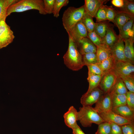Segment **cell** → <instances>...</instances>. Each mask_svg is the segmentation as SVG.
<instances>
[{
    "mask_svg": "<svg viewBox=\"0 0 134 134\" xmlns=\"http://www.w3.org/2000/svg\"><path fill=\"white\" fill-rule=\"evenodd\" d=\"M112 70L119 77L134 75V66L127 61H115Z\"/></svg>",
    "mask_w": 134,
    "mask_h": 134,
    "instance_id": "8992f818",
    "label": "cell"
},
{
    "mask_svg": "<svg viewBox=\"0 0 134 134\" xmlns=\"http://www.w3.org/2000/svg\"><path fill=\"white\" fill-rule=\"evenodd\" d=\"M118 76L116 81L109 92L111 94H126L128 90L123 81Z\"/></svg>",
    "mask_w": 134,
    "mask_h": 134,
    "instance_id": "7402d4cb",
    "label": "cell"
},
{
    "mask_svg": "<svg viewBox=\"0 0 134 134\" xmlns=\"http://www.w3.org/2000/svg\"><path fill=\"white\" fill-rule=\"evenodd\" d=\"M102 76L99 75H88L87 80L89 82V86L87 92V94L98 87L100 82Z\"/></svg>",
    "mask_w": 134,
    "mask_h": 134,
    "instance_id": "d4e9b609",
    "label": "cell"
},
{
    "mask_svg": "<svg viewBox=\"0 0 134 134\" xmlns=\"http://www.w3.org/2000/svg\"><path fill=\"white\" fill-rule=\"evenodd\" d=\"M84 127H90L93 123L97 125L104 122L94 107L82 106L77 112V121Z\"/></svg>",
    "mask_w": 134,
    "mask_h": 134,
    "instance_id": "3957f363",
    "label": "cell"
},
{
    "mask_svg": "<svg viewBox=\"0 0 134 134\" xmlns=\"http://www.w3.org/2000/svg\"><path fill=\"white\" fill-rule=\"evenodd\" d=\"M31 9L38 10L42 15L46 14L42 0H21L11 5L7 8V17L14 12H20Z\"/></svg>",
    "mask_w": 134,
    "mask_h": 134,
    "instance_id": "7a4b0ae2",
    "label": "cell"
},
{
    "mask_svg": "<svg viewBox=\"0 0 134 134\" xmlns=\"http://www.w3.org/2000/svg\"><path fill=\"white\" fill-rule=\"evenodd\" d=\"M123 134L122 133V134Z\"/></svg>",
    "mask_w": 134,
    "mask_h": 134,
    "instance_id": "ee69618b",
    "label": "cell"
},
{
    "mask_svg": "<svg viewBox=\"0 0 134 134\" xmlns=\"http://www.w3.org/2000/svg\"><path fill=\"white\" fill-rule=\"evenodd\" d=\"M87 37L97 47L103 44L102 38L94 30L91 32H88Z\"/></svg>",
    "mask_w": 134,
    "mask_h": 134,
    "instance_id": "836d02e7",
    "label": "cell"
},
{
    "mask_svg": "<svg viewBox=\"0 0 134 134\" xmlns=\"http://www.w3.org/2000/svg\"><path fill=\"white\" fill-rule=\"evenodd\" d=\"M123 11L134 17V2L133 0H124Z\"/></svg>",
    "mask_w": 134,
    "mask_h": 134,
    "instance_id": "e575fe53",
    "label": "cell"
},
{
    "mask_svg": "<svg viewBox=\"0 0 134 134\" xmlns=\"http://www.w3.org/2000/svg\"><path fill=\"white\" fill-rule=\"evenodd\" d=\"M76 43L78 50L81 55L96 52L97 47L87 37L82 38Z\"/></svg>",
    "mask_w": 134,
    "mask_h": 134,
    "instance_id": "7c38bea8",
    "label": "cell"
},
{
    "mask_svg": "<svg viewBox=\"0 0 134 134\" xmlns=\"http://www.w3.org/2000/svg\"><path fill=\"white\" fill-rule=\"evenodd\" d=\"M123 41L125 43L124 53L126 60L134 65V37L129 38L124 40Z\"/></svg>",
    "mask_w": 134,
    "mask_h": 134,
    "instance_id": "ac0fdd59",
    "label": "cell"
},
{
    "mask_svg": "<svg viewBox=\"0 0 134 134\" xmlns=\"http://www.w3.org/2000/svg\"><path fill=\"white\" fill-rule=\"evenodd\" d=\"M111 110L115 113L132 122H134V111L127 104L113 107Z\"/></svg>",
    "mask_w": 134,
    "mask_h": 134,
    "instance_id": "2e32d148",
    "label": "cell"
},
{
    "mask_svg": "<svg viewBox=\"0 0 134 134\" xmlns=\"http://www.w3.org/2000/svg\"><path fill=\"white\" fill-rule=\"evenodd\" d=\"M86 14L84 5L77 8L68 7L64 12L62 17L63 25L67 32L82 20Z\"/></svg>",
    "mask_w": 134,
    "mask_h": 134,
    "instance_id": "277c9868",
    "label": "cell"
},
{
    "mask_svg": "<svg viewBox=\"0 0 134 134\" xmlns=\"http://www.w3.org/2000/svg\"><path fill=\"white\" fill-rule=\"evenodd\" d=\"M84 66L97 64L98 60L96 53H90L82 55Z\"/></svg>",
    "mask_w": 134,
    "mask_h": 134,
    "instance_id": "4316f807",
    "label": "cell"
},
{
    "mask_svg": "<svg viewBox=\"0 0 134 134\" xmlns=\"http://www.w3.org/2000/svg\"><path fill=\"white\" fill-rule=\"evenodd\" d=\"M95 103L94 108L99 114L111 110V94L110 92L104 94Z\"/></svg>",
    "mask_w": 134,
    "mask_h": 134,
    "instance_id": "30bf717a",
    "label": "cell"
},
{
    "mask_svg": "<svg viewBox=\"0 0 134 134\" xmlns=\"http://www.w3.org/2000/svg\"><path fill=\"white\" fill-rule=\"evenodd\" d=\"M99 114L104 122L113 123L120 126L134 122L115 113L111 110Z\"/></svg>",
    "mask_w": 134,
    "mask_h": 134,
    "instance_id": "8fae6325",
    "label": "cell"
},
{
    "mask_svg": "<svg viewBox=\"0 0 134 134\" xmlns=\"http://www.w3.org/2000/svg\"><path fill=\"white\" fill-rule=\"evenodd\" d=\"M110 25L105 21L95 23L94 31L102 39Z\"/></svg>",
    "mask_w": 134,
    "mask_h": 134,
    "instance_id": "484cf974",
    "label": "cell"
},
{
    "mask_svg": "<svg viewBox=\"0 0 134 134\" xmlns=\"http://www.w3.org/2000/svg\"><path fill=\"white\" fill-rule=\"evenodd\" d=\"M111 129L110 123L104 122L98 125L97 130L95 134H110Z\"/></svg>",
    "mask_w": 134,
    "mask_h": 134,
    "instance_id": "1f68e13d",
    "label": "cell"
},
{
    "mask_svg": "<svg viewBox=\"0 0 134 134\" xmlns=\"http://www.w3.org/2000/svg\"><path fill=\"white\" fill-rule=\"evenodd\" d=\"M44 10L46 14L52 13L55 0H43Z\"/></svg>",
    "mask_w": 134,
    "mask_h": 134,
    "instance_id": "74e56055",
    "label": "cell"
},
{
    "mask_svg": "<svg viewBox=\"0 0 134 134\" xmlns=\"http://www.w3.org/2000/svg\"><path fill=\"white\" fill-rule=\"evenodd\" d=\"M123 134H134V122L120 126Z\"/></svg>",
    "mask_w": 134,
    "mask_h": 134,
    "instance_id": "f35d334b",
    "label": "cell"
},
{
    "mask_svg": "<svg viewBox=\"0 0 134 134\" xmlns=\"http://www.w3.org/2000/svg\"><path fill=\"white\" fill-rule=\"evenodd\" d=\"M77 112L76 109L73 106H72L63 115L66 125L72 129L77 124Z\"/></svg>",
    "mask_w": 134,
    "mask_h": 134,
    "instance_id": "4fadbf2b",
    "label": "cell"
},
{
    "mask_svg": "<svg viewBox=\"0 0 134 134\" xmlns=\"http://www.w3.org/2000/svg\"><path fill=\"white\" fill-rule=\"evenodd\" d=\"M111 95L113 107L127 104L126 94Z\"/></svg>",
    "mask_w": 134,
    "mask_h": 134,
    "instance_id": "83f0119b",
    "label": "cell"
},
{
    "mask_svg": "<svg viewBox=\"0 0 134 134\" xmlns=\"http://www.w3.org/2000/svg\"><path fill=\"white\" fill-rule=\"evenodd\" d=\"M93 19L91 16L86 14L81 20L88 32L94 30L95 23Z\"/></svg>",
    "mask_w": 134,
    "mask_h": 134,
    "instance_id": "f1b7e54d",
    "label": "cell"
},
{
    "mask_svg": "<svg viewBox=\"0 0 134 134\" xmlns=\"http://www.w3.org/2000/svg\"><path fill=\"white\" fill-rule=\"evenodd\" d=\"M118 36L116 34L113 27L110 25L104 37L102 39L103 44L111 47L118 40Z\"/></svg>",
    "mask_w": 134,
    "mask_h": 134,
    "instance_id": "44dd1931",
    "label": "cell"
},
{
    "mask_svg": "<svg viewBox=\"0 0 134 134\" xmlns=\"http://www.w3.org/2000/svg\"><path fill=\"white\" fill-rule=\"evenodd\" d=\"M111 2L114 6L119 8H122L124 4V0H112Z\"/></svg>",
    "mask_w": 134,
    "mask_h": 134,
    "instance_id": "b9f144b4",
    "label": "cell"
},
{
    "mask_svg": "<svg viewBox=\"0 0 134 134\" xmlns=\"http://www.w3.org/2000/svg\"><path fill=\"white\" fill-rule=\"evenodd\" d=\"M117 11L112 7V6H106V20L114 22V20L116 15Z\"/></svg>",
    "mask_w": 134,
    "mask_h": 134,
    "instance_id": "8d00e7d4",
    "label": "cell"
},
{
    "mask_svg": "<svg viewBox=\"0 0 134 134\" xmlns=\"http://www.w3.org/2000/svg\"><path fill=\"white\" fill-rule=\"evenodd\" d=\"M72 130L73 134H85L77 124Z\"/></svg>",
    "mask_w": 134,
    "mask_h": 134,
    "instance_id": "7bdbcfd3",
    "label": "cell"
},
{
    "mask_svg": "<svg viewBox=\"0 0 134 134\" xmlns=\"http://www.w3.org/2000/svg\"><path fill=\"white\" fill-rule=\"evenodd\" d=\"M69 2L68 0H55L52 13L54 16L58 18L59 16V12L61 8L67 6Z\"/></svg>",
    "mask_w": 134,
    "mask_h": 134,
    "instance_id": "f546056e",
    "label": "cell"
},
{
    "mask_svg": "<svg viewBox=\"0 0 134 134\" xmlns=\"http://www.w3.org/2000/svg\"><path fill=\"white\" fill-rule=\"evenodd\" d=\"M88 68V75L102 76L104 73L97 64H91L87 66Z\"/></svg>",
    "mask_w": 134,
    "mask_h": 134,
    "instance_id": "d590c367",
    "label": "cell"
},
{
    "mask_svg": "<svg viewBox=\"0 0 134 134\" xmlns=\"http://www.w3.org/2000/svg\"><path fill=\"white\" fill-rule=\"evenodd\" d=\"M99 87L96 88L87 94H84L80 99V102L82 106H92L96 103L104 94Z\"/></svg>",
    "mask_w": 134,
    "mask_h": 134,
    "instance_id": "ba28073f",
    "label": "cell"
},
{
    "mask_svg": "<svg viewBox=\"0 0 134 134\" xmlns=\"http://www.w3.org/2000/svg\"><path fill=\"white\" fill-rule=\"evenodd\" d=\"M18 1L17 0H0V22L5 20L8 7Z\"/></svg>",
    "mask_w": 134,
    "mask_h": 134,
    "instance_id": "603a6c76",
    "label": "cell"
},
{
    "mask_svg": "<svg viewBox=\"0 0 134 134\" xmlns=\"http://www.w3.org/2000/svg\"><path fill=\"white\" fill-rule=\"evenodd\" d=\"M126 95L127 104L134 111V93L128 91Z\"/></svg>",
    "mask_w": 134,
    "mask_h": 134,
    "instance_id": "ab89813d",
    "label": "cell"
},
{
    "mask_svg": "<svg viewBox=\"0 0 134 134\" xmlns=\"http://www.w3.org/2000/svg\"><path fill=\"white\" fill-rule=\"evenodd\" d=\"M67 50L63 57L64 63L69 69L78 71L84 66L82 55L79 52L75 42L69 37Z\"/></svg>",
    "mask_w": 134,
    "mask_h": 134,
    "instance_id": "6da1fadb",
    "label": "cell"
},
{
    "mask_svg": "<svg viewBox=\"0 0 134 134\" xmlns=\"http://www.w3.org/2000/svg\"><path fill=\"white\" fill-rule=\"evenodd\" d=\"M134 17L123 11H117L114 23L120 30L129 21L134 18Z\"/></svg>",
    "mask_w": 134,
    "mask_h": 134,
    "instance_id": "d6986e66",
    "label": "cell"
},
{
    "mask_svg": "<svg viewBox=\"0 0 134 134\" xmlns=\"http://www.w3.org/2000/svg\"><path fill=\"white\" fill-rule=\"evenodd\" d=\"M134 18L129 21L119 30V38L123 41L126 39L134 37Z\"/></svg>",
    "mask_w": 134,
    "mask_h": 134,
    "instance_id": "e0dca14e",
    "label": "cell"
},
{
    "mask_svg": "<svg viewBox=\"0 0 134 134\" xmlns=\"http://www.w3.org/2000/svg\"><path fill=\"white\" fill-rule=\"evenodd\" d=\"M115 60L112 56L109 58L97 64L104 73L112 70Z\"/></svg>",
    "mask_w": 134,
    "mask_h": 134,
    "instance_id": "cb8c5ba5",
    "label": "cell"
},
{
    "mask_svg": "<svg viewBox=\"0 0 134 134\" xmlns=\"http://www.w3.org/2000/svg\"><path fill=\"white\" fill-rule=\"evenodd\" d=\"M106 5L103 4L98 10L94 17L96 18V23L106 20Z\"/></svg>",
    "mask_w": 134,
    "mask_h": 134,
    "instance_id": "d6a6232c",
    "label": "cell"
},
{
    "mask_svg": "<svg viewBox=\"0 0 134 134\" xmlns=\"http://www.w3.org/2000/svg\"><path fill=\"white\" fill-rule=\"evenodd\" d=\"M97 47V49L96 53L98 59V63L112 56L111 48L108 45L102 44Z\"/></svg>",
    "mask_w": 134,
    "mask_h": 134,
    "instance_id": "ffe728a7",
    "label": "cell"
},
{
    "mask_svg": "<svg viewBox=\"0 0 134 134\" xmlns=\"http://www.w3.org/2000/svg\"><path fill=\"white\" fill-rule=\"evenodd\" d=\"M110 123L111 129L110 134H120L122 133L120 126L113 123Z\"/></svg>",
    "mask_w": 134,
    "mask_h": 134,
    "instance_id": "60d3db41",
    "label": "cell"
},
{
    "mask_svg": "<svg viewBox=\"0 0 134 134\" xmlns=\"http://www.w3.org/2000/svg\"><path fill=\"white\" fill-rule=\"evenodd\" d=\"M119 77L123 81L127 89L129 91L134 93V75L122 76Z\"/></svg>",
    "mask_w": 134,
    "mask_h": 134,
    "instance_id": "4dcf8cb0",
    "label": "cell"
},
{
    "mask_svg": "<svg viewBox=\"0 0 134 134\" xmlns=\"http://www.w3.org/2000/svg\"><path fill=\"white\" fill-rule=\"evenodd\" d=\"M15 37L10 27L5 20L0 22V49L5 47L11 43Z\"/></svg>",
    "mask_w": 134,
    "mask_h": 134,
    "instance_id": "5b68a950",
    "label": "cell"
},
{
    "mask_svg": "<svg viewBox=\"0 0 134 134\" xmlns=\"http://www.w3.org/2000/svg\"><path fill=\"white\" fill-rule=\"evenodd\" d=\"M67 32L68 37L75 42L84 37H87L88 33L81 20L77 23Z\"/></svg>",
    "mask_w": 134,
    "mask_h": 134,
    "instance_id": "9c48e42d",
    "label": "cell"
},
{
    "mask_svg": "<svg viewBox=\"0 0 134 134\" xmlns=\"http://www.w3.org/2000/svg\"><path fill=\"white\" fill-rule=\"evenodd\" d=\"M106 0H85L84 5L86 14L93 18L95 16L99 8Z\"/></svg>",
    "mask_w": 134,
    "mask_h": 134,
    "instance_id": "5bb4252c",
    "label": "cell"
},
{
    "mask_svg": "<svg viewBox=\"0 0 134 134\" xmlns=\"http://www.w3.org/2000/svg\"><path fill=\"white\" fill-rule=\"evenodd\" d=\"M124 41L119 38L118 41L110 48L115 61H127L124 56Z\"/></svg>",
    "mask_w": 134,
    "mask_h": 134,
    "instance_id": "9a60e30c",
    "label": "cell"
},
{
    "mask_svg": "<svg viewBox=\"0 0 134 134\" xmlns=\"http://www.w3.org/2000/svg\"><path fill=\"white\" fill-rule=\"evenodd\" d=\"M117 77L112 70L105 72L102 76L98 87L104 94L109 93L115 84Z\"/></svg>",
    "mask_w": 134,
    "mask_h": 134,
    "instance_id": "52a82bcc",
    "label": "cell"
}]
</instances>
